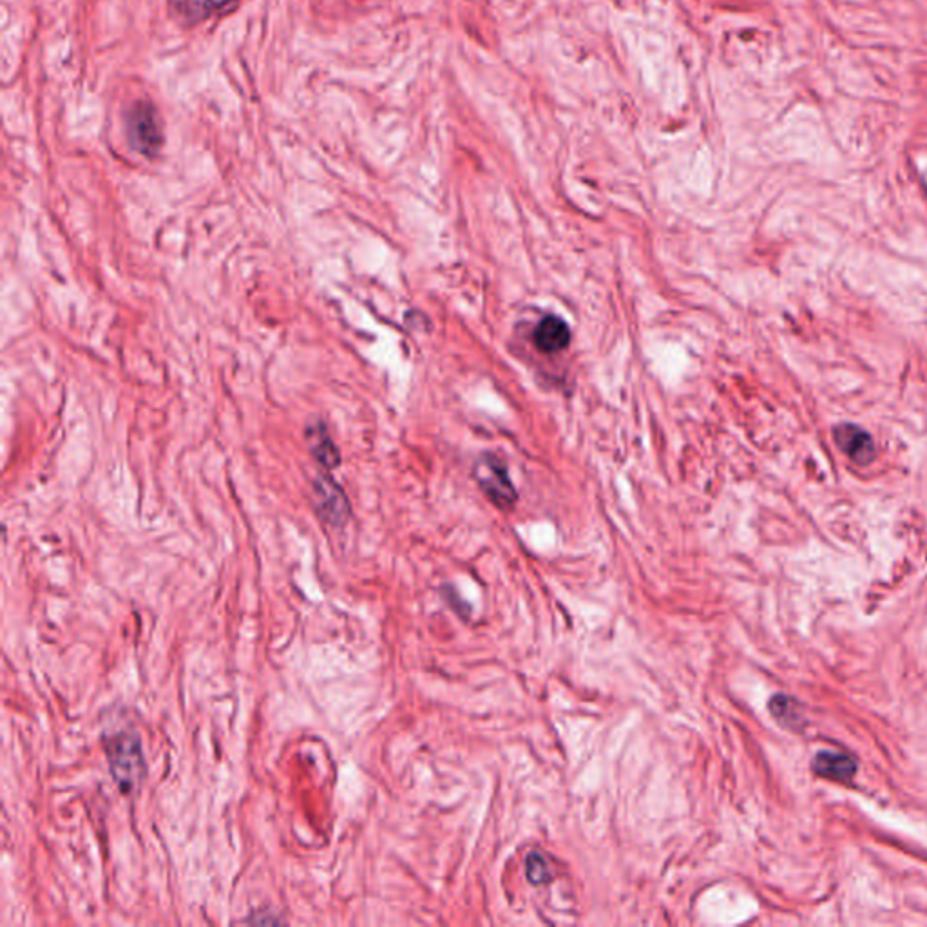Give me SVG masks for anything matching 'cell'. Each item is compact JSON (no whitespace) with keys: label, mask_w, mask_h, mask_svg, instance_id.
<instances>
[{"label":"cell","mask_w":927,"mask_h":927,"mask_svg":"<svg viewBox=\"0 0 927 927\" xmlns=\"http://www.w3.org/2000/svg\"><path fill=\"white\" fill-rule=\"evenodd\" d=\"M107 761L111 774L122 792H131L144 777V752L142 741L133 730H118L113 736H106Z\"/></svg>","instance_id":"cell-1"},{"label":"cell","mask_w":927,"mask_h":927,"mask_svg":"<svg viewBox=\"0 0 927 927\" xmlns=\"http://www.w3.org/2000/svg\"><path fill=\"white\" fill-rule=\"evenodd\" d=\"M125 131L136 153L154 158L163 144L162 125L156 107L151 102H134L125 113Z\"/></svg>","instance_id":"cell-2"},{"label":"cell","mask_w":927,"mask_h":927,"mask_svg":"<svg viewBox=\"0 0 927 927\" xmlns=\"http://www.w3.org/2000/svg\"><path fill=\"white\" fill-rule=\"evenodd\" d=\"M475 477L489 500L500 509H509L517 502V491L509 480L506 468L495 457L480 460L475 468Z\"/></svg>","instance_id":"cell-3"},{"label":"cell","mask_w":927,"mask_h":927,"mask_svg":"<svg viewBox=\"0 0 927 927\" xmlns=\"http://www.w3.org/2000/svg\"><path fill=\"white\" fill-rule=\"evenodd\" d=\"M314 500L317 513L330 526H345L350 518V502L345 491L330 477L317 478L314 482Z\"/></svg>","instance_id":"cell-4"},{"label":"cell","mask_w":927,"mask_h":927,"mask_svg":"<svg viewBox=\"0 0 927 927\" xmlns=\"http://www.w3.org/2000/svg\"><path fill=\"white\" fill-rule=\"evenodd\" d=\"M833 439L837 442L839 450L853 460L857 466H870L877 457V446L873 437L861 426L855 424H839L833 430Z\"/></svg>","instance_id":"cell-5"},{"label":"cell","mask_w":927,"mask_h":927,"mask_svg":"<svg viewBox=\"0 0 927 927\" xmlns=\"http://www.w3.org/2000/svg\"><path fill=\"white\" fill-rule=\"evenodd\" d=\"M813 772L833 783H851L857 774V763L848 754L819 752L812 763Z\"/></svg>","instance_id":"cell-6"},{"label":"cell","mask_w":927,"mask_h":927,"mask_svg":"<svg viewBox=\"0 0 927 927\" xmlns=\"http://www.w3.org/2000/svg\"><path fill=\"white\" fill-rule=\"evenodd\" d=\"M535 345L544 354H558L571 343V330L564 319L556 316H547L536 326Z\"/></svg>","instance_id":"cell-7"},{"label":"cell","mask_w":927,"mask_h":927,"mask_svg":"<svg viewBox=\"0 0 927 927\" xmlns=\"http://www.w3.org/2000/svg\"><path fill=\"white\" fill-rule=\"evenodd\" d=\"M306 440H308L310 453L314 455V459H316L323 468L334 469L341 464V453L337 450L334 439L330 437V433L326 430V426L323 422H317L314 426H308V430H306Z\"/></svg>","instance_id":"cell-8"},{"label":"cell","mask_w":927,"mask_h":927,"mask_svg":"<svg viewBox=\"0 0 927 927\" xmlns=\"http://www.w3.org/2000/svg\"><path fill=\"white\" fill-rule=\"evenodd\" d=\"M768 708L781 727L788 728L792 732L803 730L804 710L797 699L790 698L786 694H775L774 698L770 699Z\"/></svg>","instance_id":"cell-9"},{"label":"cell","mask_w":927,"mask_h":927,"mask_svg":"<svg viewBox=\"0 0 927 927\" xmlns=\"http://www.w3.org/2000/svg\"><path fill=\"white\" fill-rule=\"evenodd\" d=\"M171 4L182 17L198 22L220 13L229 4V0H171Z\"/></svg>","instance_id":"cell-10"},{"label":"cell","mask_w":927,"mask_h":927,"mask_svg":"<svg viewBox=\"0 0 927 927\" xmlns=\"http://www.w3.org/2000/svg\"><path fill=\"white\" fill-rule=\"evenodd\" d=\"M526 873L527 880H529L533 886H544V884L551 882L553 877H555L553 864L545 857L544 853H538V851H531V853L527 855Z\"/></svg>","instance_id":"cell-11"}]
</instances>
